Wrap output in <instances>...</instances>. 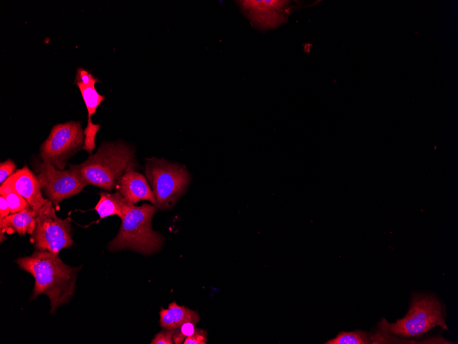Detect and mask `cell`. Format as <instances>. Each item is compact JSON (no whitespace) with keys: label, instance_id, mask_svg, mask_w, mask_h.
Wrapping results in <instances>:
<instances>
[{"label":"cell","instance_id":"22","mask_svg":"<svg viewBox=\"0 0 458 344\" xmlns=\"http://www.w3.org/2000/svg\"><path fill=\"white\" fill-rule=\"evenodd\" d=\"M10 213L9 206L5 198L0 196V219L9 215Z\"/></svg>","mask_w":458,"mask_h":344},{"label":"cell","instance_id":"15","mask_svg":"<svg viewBox=\"0 0 458 344\" xmlns=\"http://www.w3.org/2000/svg\"><path fill=\"white\" fill-rule=\"evenodd\" d=\"M188 321L198 322L200 316L196 311L178 306L175 301L169 304L168 308L160 311V324L163 329L176 330Z\"/></svg>","mask_w":458,"mask_h":344},{"label":"cell","instance_id":"20","mask_svg":"<svg viewBox=\"0 0 458 344\" xmlns=\"http://www.w3.org/2000/svg\"><path fill=\"white\" fill-rule=\"evenodd\" d=\"M207 332L204 329H196L195 332L191 336L186 337L183 343L184 344H206L207 343Z\"/></svg>","mask_w":458,"mask_h":344},{"label":"cell","instance_id":"16","mask_svg":"<svg viewBox=\"0 0 458 344\" xmlns=\"http://www.w3.org/2000/svg\"><path fill=\"white\" fill-rule=\"evenodd\" d=\"M0 194L6 200L11 214L19 212L30 206L12 186L4 182L0 186ZM31 208V207H30Z\"/></svg>","mask_w":458,"mask_h":344},{"label":"cell","instance_id":"6","mask_svg":"<svg viewBox=\"0 0 458 344\" xmlns=\"http://www.w3.org/2000/svg\"><path fill=\"white\" fill-rule=\"evenodd\" d=\"M84 141L81 122L57 124L40 146V157L56 169L64 170L68 160L83 148Z\"/></svg>","mask_w":458,"mask_h":344},{"label":"cell","instance_id":"11","mask_svg":"<svg viewBox=\"0 0 458 344\" xmlns=\"http://www.w3.org/2000/svg\"><path fill=\"white\" fill-rule=\"evenodd\" d=\"M96 82H75L79 88L88 111L87 125L84 130L85 141L82 149L91 154L95 148V137L100 128V124L93 123L92 115L96 113L97 107L105 99L95 89Z\"/></svg>","mask_w":458,"mask_h":344},{"label":"cell","instance_id":"4","mask_svg":"<svg viewBox=\"0 0 458 344\" xmlns=\"http://www.w3.org/2000/svg\"><path fill=\"white\" fill-rule=\"evenodd\" d=\"M145 175L155 197L154 205L159 210L171 209L190 181L184 166L157 157L146 159Z\"/></svg>","mask_w":458,"mask_h":344},{"label":"cell","instance_id":"9","mask_svg":"<svg viewBox=\"0 0 458 344\" xmlns=\"http://www.w3.org/2000/svg\"><path fill=\"white\" fill-rule=\"evenodd\" d=\"M5 182L12 186L37 214L49 200L43 197L37 177L26 165L14 172Z\"/></svg>","mask_w":458,"mask_h":344},{"label":"cell","instance_id":"18","mask_svg":"<svg viewBox=\"0 0 458 344\" xmlns=\"http://www.w3.org/2000/svg\"><path fill=\"white\" fill-rule=\"evenodd\" d=\"M197 322L195 321H188L180 325L176 329L175 333L173 335V343L175 344L183 343L184 339L191 336L195 332Z\"/></svg>","mask_w":458,"mask_h":344},{"label":"cell","instance_id":"8","mask_svg":"<svg viewBox=\"0 0 458 344\" xmlns=\"http://www.w3.org/2000/svg\"><path fill=\"white\" fill-rule=\"evenodd\" d=\"M34 167L41 190L56 206L63 199L77 194L86 186L70 169L58 170L43 161H37Z\"/></svg>","mask_w":458,"mask_h":344},{"label":"cell","instance_id":"13","mask_svg":"<svg viewBox=\"0 0 458 344\" xmlns=\"http://www.w3.org/2000/svg\"><path fill=\"white\" fill-rule=\"evenodd\" d=\"M36 216L37 214L29 207L0 219L1 242L5 239V232L32 235L36 226Z\"/></svg>","mask_w":458,"mask_h":344},{"label":"cell","instance_id":"21","mask_svg":"<svg viewBox=\"0 0 458 344\" xmlns=\"http://www.w3.org/2000/svg\"><path fill=\"white\" fill-rule=\"evenodd\" d=\"M176 330H167L160 331L154 336V338L152 340V344H172L173 343V335L175 333Z\"/></svg>","mask_w":458,"mask_h":344},{"label":"cell","instance_id":"1","mask_svg":"<svg viewBox=\"0 0 458 344\" xmlns=\"http://www.w3.org/2000/svg\"><path fill=\"white\" fill-rule=\"evenodd\" d=\"M16 262L34 277L32 299L46 295L50 300L51 314L73 295L81 266L67 265L61 260L59 254L40 249H36L29 256L18 258Z\"/></svg>","mask_w":458,"mask_h":344},{"label":"cell","instance_id":"12","mask_svg":"<svg viewBox=\"0 0 458 344\" xmlns=\"http://www.w3.org/2000/svg\"><path fill=\"white\" fill-rule=\"evenodd\" d=\"M283 1H241L240 4L250 19L258 25H274L280 18L277 10L286 4Z\"/></svg>","mask_w":458,"mask_h":344},{"label":"cell","instance_id":"3","mask_svg":"<svg viewBox=\"0 0 458 344\" xmlns=\"http://www.w3.org/2000/svg\"><path fill=\"white\" fill-rule=\"evenodd\" d=\"M155 211L154 205H134L121 219L119 233L109 243L108 249H130L143 254H150L158 250L162 244V238L152 227Z\"/></svg>","mask_w":458,"mask_h":344},{"label":"cell","instance_id":"17","mask_svg":"<svg viewBox=\"0 0 458 344\" xmlns=\"http://www.w3.org/2000/svg\"><path fill=\"white\" fill-rule=\"evenodd\" d=\"M325 344H370L372 343L368 334L364 331L341 332Z\"/></svg>","mask_w":458,"mask_h":344},{"label":"cell","instance_id":"19","mask_svg":"<svg viewBox=\"0 0 458 344\" xmlns=\"http://www.w3.org/2000/svg\"><path fill=\"white\" fill-rule=\"evenodd\" d=\"M16 168L15 163L10 159L0 163V184L2 185L13 173Z\"/></svg>","mask_w":458,"mask_h":344},{"label":"cell","instance_id":"14","mask_svg":"<svg viewBox=\"0 0 458 344\" xmlns=\"http://www.w3.org/2000/svg\"><path fill=\"white\" fill-rule=\"evenodd\" d=\"M100 198L95 207L100 219L116 215L122 219L134 205L119 192H100Z\"/></svg>","mask_w":458,"mask_h":344},{"label":"cell","instance_id":"7","mask_svg":"<svg viewBox=\"0 0 458 344\" xmlns=\"http://www.w3.org/2000/svg\"><path fill=\"white\" fill-rule=\"evenodd\" d=\"M52 204L49 200L38 211L32 239L36 249L59 254L62 249L71 246L74 242L70 218H58Z\"/></svg>","mask_w":458,"mask_h":344},{"label":"cell","instance_id":"2","mask_svg":"<svg viewBox=\"0 0 458 344\" xmlns=\"http://www.w3.org/2000/svg\"><path fill=\"white\" fill-rule=\"evenodd\" d=\"M137 165L132 148L121 142H104L95 154L78 165L71 164L73 171L86 185L110 191L119 178Z\"/></svg>","mask_w":458,"mask_h":344},{"label":"cell","instance_id":"5","mask_svg":"<svg viewBox=\"0 0 458 344\" xmlns=\"http://www.w3.org/2000/svg\"><path fill=\"white\" fill-rule=\"evenodd\" d=\"M381 324L384 331L405 337L422 335L437 325L448 330L444 306L431 295H414L404 318L394 323L384 320Z\"/></svg>","mask_w":458,"mask_h":344},{"label":"cell","instance_id":"10","mask_svg":"<svg viewBox=\"0 0 458 344\" xmlns=\"http://www.w3.org/2000/svg\"><path fill=\"white\" fill-rule=\"evenodd\" d=\"M115 187L118 192L134 205L141 200H149L152 205L155 204V197L145 177L133 168H129L119 178Z\"/></svg>","mask_w":458,"mask_h":344}]
</instances>
